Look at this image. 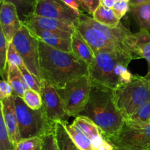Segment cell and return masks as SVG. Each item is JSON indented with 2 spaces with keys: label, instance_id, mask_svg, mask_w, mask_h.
I'll return each mask as SVG.
<instances>
[{
  "label": "cell",
  "instance_id": "6da1fadb",
  "mask_svg": "<svg viewBox=\"0 0 150 150\" xmlns=\"http://www.w3.org/2000/svg\"><path fill=\"white\" fill-rule=\"evenodd\" d=\"M76 30L95 53L100 50H117L129 53L135 59L140 58L137 33L130 32L121 22L117 27L111 28L81 13Z\"/></svg>",
  "mask_w": 150,
  "mask_h": 150
},
{
  "label": "cell",
  "instance_id": "7a4b0ae2",
  "mask_svg": "<svg viewBox=\"0 0 150 150\" xmlns=\"http://www.w3.org/2000/svg\"><path fill=\"white\" fill-rule=\"evenodd\" d=\"M41 78L59 89L70 81L89 75L85 62L73 52H65L39 41Z\"/></svg>",
  "mask_w": 150,
  "mask_h": 150
},
{
  "label": "cell",
  "instance_id": "3957f363",
  "mask_svg": "<svg viewBox=\"0 0 150 150\" xmlns=\"http://www.w3.org/2000/svg\"><path fill=\"white\" fill-rule=\"evenodd\" d=\"M95 61L89 69L92 84L115 91L130 82L133 75L127 69L133 55L117 50H100L95 53Z\"/></svg>",
  "mask_w": 150,
  "mask_h": 150
},
{
  "label": "cell",
  "instance_id": "277c9868",
  "mask_svg": "<svg viewBox=\"0 0 150 150\" xmlns=\"http://www.w3.org/2000/svg\"><path fill=\"white\" fill-rule=\"evenodd\" d=\"M79 116L93 121L100 129L104 138L120 132L125 119L114 99V91L92 84L90 96L85 108Z\"/></svg>",
  "mask_w": 150,
  "mask_h": 150
},
{
  "label": "cell",
  "instance_id": "5b68a950",
  "mask_svg": "<svg viewBox=\"0 0 150 150\" xmlns=\"http://www.w3.org/2000/svg\"><path fill=\"white\" fill-rule=\"evenodd\" d=\"M114 99L125 120L130 119L144 103L150 101V85L144 76L133 75L131 80L114 91Z\"/></svg>",
  "mask_w": 150,
  "mask_h": 150
},
{
  "label": "cell",
  "instance_id": "8992f818",
  "mask_svg": "<svg viewBox=\"0 0 150 150\" xmlns=\"http://www.w3.org/2000/svg\"><path fill=\"white\" fill-rule=\"evenodd\" d=\"M15 104L22 139L34 137L42 138L54 132L56 123L48 119L43 105L38 110H32L26 105L21 97L18 96H15Z\"/></svg>",
  "mask_w": 150,
  "mask_h": 150
},
{
  "label": "cell",
  "instance_id": "52a82bcc",
  "mask_svg": "<svg viewBox=\"0 0 150 150\" xmlns=\"http://www.w3.org/2000/svg\"><path fill=\"white\" fill-rule=\"evenodd\" d=\"M105 139L114 150H146L150 147V124L125 120L118 133Z\"/></svg>",
  "mask_w": 150,
  "mask_h": 150
},
{
  "label": "cell",
  "instance_id": "ba28073f",
  "mask_svg": "<svg viewBox=\"0 0 150 150\" xmlns=\"http://www.w3.org/2000/svg\"><path fill=\"white\" fill-rule=\"evenodd\" d=\"M92 82L89 75L73 79L57 90L69 117H76L85 108L90 96Z\"/></svg>",
  "mask_w": 150,
  "mask_h": 150
},
{
  "label": "cell",
  "instance_id": "9c48e42d",
  "mask_svg": "<svg viewBox=\"0 0 150 150\" xmlns=\"http://www.w3.org/2000/svg\"><path fill=\"white\" fill-rule=\"evenodd\" d=\"M39 39L23 24L13 38L12 43L20 54L26 69L42 81L40 69Z\"/></svg>",
  "mask_w": 150,
  "mask_h": 150
},
{
  "label": "cell",
  "instance_id": "30bf717a",
  "mask_svg": "<svg viewBox=\"0 0 150 150\" xmlns=\"http://www.w3.org/2000/svg\"><path fill=\"white\" fill-rule=\"evenodd\" d=\"M81 12L67 5L63 0H39L34 15L66 21L76 25Z\"/></svg>",
  "mask_w": 150,
  "mask_h": 150
},
{
  "label": "cell",
  "instance_id": "8fae6325",
  "mask_svg": "<svg viewBox=\"0 0 150 150\" xmlns=\"http://www.w3.org/2000/svg\"><path fill=\"white\" fill-rule=\"evenodd\" d=\"M42 105L48 119L54 123L67 122L69 116L66 113L62 100L57 88L42 79L40 84Z\"/></svg>",
  "mask_w": 150,
  "mask_h": 150
},
{
  "label": "cell",
  "instance_id": "7c38bea8",
  "mask_svg": "<svg viewBox=\"0 0 150 150\" xmlns=\"http://www.w3.org/2000/svg\"><path fill=\"white\" fill-rule=\"evenodd\" d=\"M23 24L28 27H38L55 33L62 38L70 39L76 31L74 24L66 21L33 15Z\"/></svg>",
  "mask_w": 150,
  "mask_h": 150
},
{
  "label": "cell",
  "instance_id": "4fadbf2b",
  "mask_svg": "<svg viewBox=\"0 0 150 150\" xmlns=\"http://www.w3.org/2000/svg\"><path fill=\"white\" fill-rule=\"evenodd\" d=\"M22 24L23 23L19 19L16 6L12 3L1 1L0 30L9 43L13 41V38Z\"/></svg>",
  "mask_w": 150,
  "mask_h": 150
},
{
  "label": "cell",
  "instance_id": "5bb4252c",
  "mask_svg": "<svg viewBox=\"0 0 150 150\" xmlns=\"http://www.w3.org/2000/svg\"><path fill=\"white\" fill-rule=\"evenodd\" d=\"M1 116L4 119L10 140L16 147L22 138L16 116L14 95L1 101Z\"/></svg>",
  "mask_w": 150,
  "mask_h": 150
},
{
  "label": "cell",
  "instance_id": "9a60e30c",
  "mask_svg": "<svg viewBox=\"0 0 150 150\" xmlns=\"http://www.w3.org/2000/svg\"><path fill=\"white\" fill-rule=\"evenodd\" d=\"M28 27V26H27ZM28 29L39 39L47 45L65 52H72V38H62L55 33L38 27H28Z\"/></svg>",
  "mask_w": 150,
  "mask_h": 150
},
{
  "label": "cell",
  "instance_id": "2e32d148",
  "mask_svg": "<svg viewBox=\"0 0 150 150\" xmlns=\"http://www.w3.org/2000/svg\"><path fill=\"white\" fill-rule=\"evenodd\" d=\"M72 52L83 60L88 66V69L92 67L95 61V54L89 44L77 30L72 36Z\"/></svg>",
  "mask_w": 150,
  "mask_h": 150
},
{
  "label": "cell",
  "instance_id": "e0dca14e",
  "mask_svg": "<svg viewBox=\"0 0 150 150\" xmlns=\"http://www.w3.org/2000/svg\"><path fill=\"white\" fill-rule=\"evenodd\" d=\"M7 81L13 88V95L21 98H23L26 90L29 88L25 82L21 70L15 65L8 64Z\"/></svg>",
  "mask_w": 150,
  "mask_h": 150
},
{
  "label": "cell",
  "instance_id": "ac0fdd59",
  "mask_svg": "<svg viewBox=\"0 0 150 150\" xmlns=\"http://www.w3.org/2000/svg\"><path fill=\"white\" fill-rule=\"evenodd\" d=\"M73 124L78 126L88 138H90L92 143L103 138L99 127L86 117L81 116H76Z\"/></svg>",
  "mask_w": 150,
  "mask_h": 150
},
{
  "label": "cell",
  "instance_id": "d6986e66",
  "mask_svg": "<svg viewBox=\"0 0 150 150\" xmlns=\"http://www.w3.org/2000/svg\"><path fill=\"white\" fill-rule=\"evenodd\" d=\"M130 12L140 26V29L150 30V1L130 6Z\"/></svg>",
  "mask_w": 150,
  "mask_h": 150
},
{
  "label": "cell",
  "instance_id": "ffe728a7",
  "mask_svg": "<svg viewBox=\"0 0 150 150\" xmlns=\"http://www.w3.org/2000/svg\"><path fill=\"white\" fill-rule=\"evenodd\" d=\"M64 126L69 135L79 149L93 150V146L91 139L88 138L78 126L73 124H68L67 122H64Z\"/></svg>",
  "mask_w": 150,
  "mask_h": 150
},
{
  "label": "cell",
  "instance_id": "44dd1931",
  "mask_svg": "<svg viewBox=\"0 0 150 150\" xmlns=\"http://www.w3.org/2000/svg\"><path fill=\"white\" fill-rule=\"evenodd\" d=\"M54 132L59 150H80L69 135L64 126V122H57Z\"/></svg>",
  "mask_w": 150,
  "mask_h": 150
},
{
  "label": "cell",
  "instance_id": "7402d4cb",
  "mask_svg": "<svg viewBox=\"0 0 150 150\" xmlns=\"http://www.w3.org/2000/svg\"><path fill=\"white\" fill-rule=\"evenodd\" d=\"M14 4L17 9L18 15L22 23H25L35 13L39 0H1Z\"/></svg>",
  "mask_w": 150,
  "mask_h": 150
},
{
  "label": "cell",
  "instance_id": "603a6c76",
  "mask_svg": "<svg viewBox=\"0 0 150 150\" xmlns=\"http://www.w3.org/2000/svg\"><path fill=\"white\" fill-rule=\"evenodd\" d=\"M92 18L100 24L111 28L117 27L120 24V20L115 16L112 9L107 8L100 4Z\"/></svg>",
  "mask_w": 150,
  "mask_h": 150
},
{
  "label": "cell",
  "instance_id": "cb8c5ba5",
  "mask_svg": "<svg viewBox=\"0 0 150 150\" xmlns=\"http://www.w3.org/2000/svg\"><path fill=\"white\" fill-rule=\"evenodd\" d=\"M10 43L7 41L4 34L0 30V74L2 79L7 81L8 63H7V51Z\"/></svg>",
  "mask_w": 150,
  "mask_h": 150
},
{
  "label": "cell",
  "instance_id": "d4e9b609",
  "mask_svg": "<svg viewBox=\"0 0 150 150\" xmlns=\"http://www.w3.org/2000/svg\"><path fill=\"white\" fill-rule=\"evenodd\" d=\"M23 100L26 105L32 110H38L42 107V99L40 92L29 88L24 93Z\"/></svg>",
  "mask_w": 150,
  "mask_h": 150
},
{
  "label": "cell",
  "instance_id": "484cf974",
  "mask_svg": "<svg viewBox=\"0 0 150 150\" xmlns=\"http://www.w3.org/2000/svg\"><path fill=\"white\" fill-rule=\"evenodd\" d=\"M42 138H34L22 139L15 147V150H42Z\"/></svg>",
  "mask_w": 150,
  "mask_h": 150
},
{
  "label": "cell",
  "instance_id": "4316f807",
  "mask_svg": "<svg viewBox=\"0 0 150 150\" xmlns=\"http://www.w3.org/2000/svg\"><path fill=\"white\" fill-rule=\"evenodd\" d=\"M127 120L136 123H149L150 120V101L142 104L136 113Z\"/></svg>",
  "mask_w": 150,
  "mask_h": 150
},
{
  "label": "cell",
  "instance_id": "83f0119b",
  "mask_svg": "<svg viewBox=\"0 0 150 150\" xmlns=\"http://www.w3.org/2000/svg\"><path fill=\"white\" fill-rule=\"evenodd\" d=\"M0 150H15L2 116H0Z\"/></svg>",
  "mask_w": 150,
  "mask_h": 150
},
{
  "label": "cell",
  "instance_id": "f1b7e54d",
  "mask_svg": "<svg viewBox=\"0 0 150 150\" xmlns=\"http://www.w3.org/2000/svg\"><path fill=\"white\" fill-rule=\"evenodd\" d=\"M19 69L21 70L22 75H23V78L25 79V82L27 84L28 87L29 88L35 91H38V92H41V88H40V82L38 80V78L32 74L25 66V65H23L21 67H19Z\"/></svg>",
  "mask_w": 150,
  "mask_h": 150
},
{
  "label": "cell",
  "instance_id": "f546056e",
  "mask_svg": "<svg viewBox=\"0 0 150 150\" xmlns=\"http://www.w3.org/2000/svg\"><path fill=\"white\" fill-rule=\"evenodd\" d=\"M7 63L15 65L18 68L24 65L20 54L12 42L9 44L8 51H7Z\"/></svg>",
  "mask_w": 150,
  "mask_h": 150
},
{
  "label": "cell",
  "instance_id": "4dcf8cb0",
  "mask_svg": "<svg viewBox=\"0 0 150 150\" xmlns=\"http://www.w3.org/2000/svg\"><path fill=\"white\" fill-rule=\"evenodd\" d=\"M42 150H59L58 145L56 139L55 132H51L42 137Z\"/></svg>",
  "mask_w": 150,
  "mask_h": 150
},
{
  "label": "cell",
  "instance_id": "1f68e13d",
  "mask_svg": "<svg viewBox=\"0 0 150 150\" xmlns=\"http://www.w3.org/2000/svg\"><path fill=\"white\" fill-rule=\"evenodd\" d=\"M130 6L128 1H117L114 7H112V10L114 11L115 16L118 18L120 20H121L122 18L126 14L128 11H130Z\"/></svg>",
  "mask_w": 150,
  "mask_h": 150
},
{
  "label": "cell",
  "instance_id": "d6a6232c",
  "mask_svg": "<svg viewBox=\"0 0 150 150\" xmlns=\"http://www.w3.org/2000/svg\"><path fill=\"white\" fill-rule=\"evenodd\" d=\"M79 2L82 9L92 16L100 4V0H79Z\"/></svg>",
  "mask_w": 150,
  "mask_h": 150
},
{
  "label": "cell",
  "instance_id": "836d02e7",
  "mask_svg": "<svg viewBox=\"0 0 150 150\" xmlns=\"http://www.w3.org/2000/svg\"><path fill=\"white\" fill-rule=\"evenodd\" d=\"M13 95V90L8 81L1 79L0 82V100H3Z\"/></svg>",
  "mask_w": 150,
  "mask_h": 150
},
{
  "label": "cell",
  "instance_id": "e575fe53",
  "mask_svg": "<svg viewBox=\"0 0 150 150\" xmlns=\"http://www.w3.org/2000/svg\"><path fill=\"white\" fill-rule=\"evenodd\" d=\"M139 57L145 59L147 61L150 69V42L139 46Z\"/></svg>",
  "mask_w": 150,
  "mask_h": 150
},
{
  "label": "cell",
  "instance_id": "d590c367",
  "mask_svg": "<svg viewBox=\"0 0 150 150\" xmlns=\"http://www.w3.org/2000/svg\"><path fill=\"white\" fill-rule=\"evenodd\" d=\"M67 5H69L70 7H71L72 8L75 9L76 10H79L80 11V2H79V0H63Z\"/></svg>",
  "mask_w": 150,
  "mask_h": 150
},
{
  "label": "cell",
  "instance_id": "8d00e7d4",
  "mask_svg": "<svg viewBox=\"0 0 150 150\" xmlns=\"http://www.w3.org/2000/svg\"><path fill=\"white\" fill-rule=\"evenodd\" d=\"M116 2H117L116 0H100L101 5L110 9H112Z\"/></svg>",
  "mask_w": 150,
  "mask_h": 150
},
{
  "label": "cell",
  "instance_id": "74e56055",
  "mask_svg": "<svg viewBox=\"0 0 150 150\" xmlns=\"http://www.w3.org/2000/svg\"><path fill=\"white\" fill-rule=\"evenodd\" d=\"M149 1L150 0H129V4H130V6H133L142 4V3L144 2H147V1Z\"/></svg>",
  "mask_w": 150,
  "mask_h": 150
},
{
  "label": "cell",
  "instance_id": "f35d334b",
  "mask_svg": "<svg viewBox=\"0 0 150 150\" xmlns=\"http://www.w3.org/2000/svg\"><path fill=\"white\" fill-rule=\"evenodd\" d=\"M144 77L146 78V79H147L148 82H149V85H150V71H148L147 74H146V76H144Z\"/></svg>",
  "mask_w": 150,
  "mask_h": 150
},
{
  "label": "cell",
  "instance_id": "ab89813d",
  "mask_svg": "<svg viewBox=\"0 0 150 150\" xmlns=\"http://www.w3.org/2000/svg\"><path fill=\"white\" fill-rule=\"evenodd\" d=\"M128 1L129 0H116V1Z\"/></svg>",
  "mask_w": 150,
  "mask_h": 150
},
{
  "label": "cell",
  "instance_id": "60d3db41",
  "mask_svg": "<svg viewBox=\"0 0 150 150\" xmlns=\"http://www.w3.org/2000/svg\"><path fill=\"white\" fill-rule=\"evenodd\" d=\"M146 150H150V147H149V148H148Z\"/></svg>",
  "mask_w": 150,
  "mask_h": 150
},
{
  "label": "cell",
  "instance_id": "b9f144b4",
  "mask_svg": "<svg viewBox=\"0 0 150 150\" xmlns=\"http://www.w3.org/2000/svg\"><path fill=\"white\" fill-rule=\"evenodd\" d=\"M149 124H150V120H149Z\"/></svg>",
  "mask_w": 150,
  "mask_h": 150
},
{
  "label": "cell",
  "instance_id": "7bdbcfd3",
  "mask_svg": "<svg viewBox=\"0 0 150 150\" xmlns=\"http://www.w3.org/2000/svg\"><path fill=\"white\" fill-rule=\"evenodd\" d=\"M149 71H150V69H149Z\"/></svg>",
  "mask_w": 150,
  "mask_h": 150
}]
</instances>
